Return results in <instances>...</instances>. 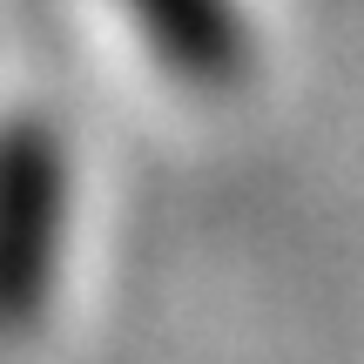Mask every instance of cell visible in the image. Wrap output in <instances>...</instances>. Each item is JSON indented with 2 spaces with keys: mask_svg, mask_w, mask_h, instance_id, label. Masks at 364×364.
Returning <instances> with one entry per match:
<instances>
[{
  "mask_svg": "<svg viewBox=\"0 0 364 364\" xmlns=\"http://www.w3.org/2000/svg\"><path fill=\"white\" fill-rule=\"evenodd\" d=\"M68 250V142L48 115L0 122V344L48 317Z\"/></svg>",
  "mask_w": 364,
  "mask_h": 364,
  "instance_id": "cell-1",
  "label": "cell"
},
{
  "mask_svg": "<svg viewBox=\"0 0 364 364\" xmlns=\"http://www.w3.org/2000/svg\"><path fill=\"white\" fill-rule=\"evenodd\" d=\"M122 14L142 34L149 61L196 95L236 88L257 61V34L236 0H122Z\"/></svg>",
  "mask_w": 364,
  "mask_h": 364,
  "instance_id": "cell-2",
  "label": "cell"
}]
</instances>
